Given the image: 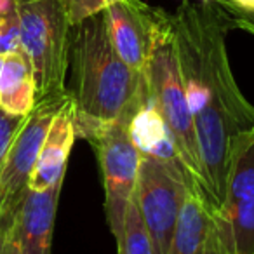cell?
I'll list each match as a JSON object with an SVG mask.
<instances>
[{
  "mask_svg": "<svg viewBox=\"0 0 254 254\" xmlns=\"http://www.w3.org/2000/svg\"><path fill=\"white\" fill-rule=\"evenodd\" d=\"M171 28L195 124L202 187L216 212L225 200L233 139L254 129V106L233 78L226 51V35L235 26L216 0H183L171 14Z\"/></svg>",
  "mask_w": 254,
  "mask_h": 254,
  "instance_id": "obj_1",
  "label": "cell"
},
{
  "mask_svg": "<svg viewBox=\"0 0 254 254\" xmlns=\"http://www.w3.org/2000/svg\"><path fill=\"white\" fill-rule=\"evenodd\" d=\"M64 92L73 106L77 136L85 139L146 99L145 75L117 54L105 11L71 26Z\"/></svg>",
  "mask_w": 254,
  "mask_h": 254,
  "instance_id": "obj_2",
  "label": "cell"
},
{
  "mask_svg": "<svg viewBox=\"0 0 254 254\" xmlns=\"http://www.w3.org/2000/svg\"><path fill=\"white\" fill-rule=\"evenodd\" d=\"M21 51L33 68L37 101L63 98L71 25L64 0H14Z\"/></svg>",
  "mask_w": 254,
  "mask_h": 254,
  "instance_id": "obj_3",
  "label": "cell"
},
{
  "mask_svg": "<svg viewBox=\"0 0 254 254\" xmlns=\"http://www.w3.org/2000/svg\"><path fill=\"white\" fill-rule=\"evenodd\" d=\"M143 75L148 99L162 119L178 157L188 173L202 185V166L195 124L181 78L171 18L153 46Z\"/></svg>",
  "mask_w": 254,
  "mask_h": 254,
  "instance_id": "obj_4",
  "label": "cell"
},
{
  "mask_svg": "<svg viewBox=\"0 0 254 254\" xmlns=\"http://www.w3.org/2000/svg\"><path fill=\"white\" fill-rule=\"evenodd\" d=\"M191 178L178 157L162 159L141 153L132 198L148 230L155 254H169L176 219Z\"/></svg>",
  "mask_w": 254,
  "mask_h": 254,
  "instance_id": "obj_5",
  "label": "cell"
},
{
  "mask_svg": "<svg viewBox=\"0 0 254 254\" xmlns=\"http://www.w3.org/2000/svg\"><path fill=\"white\" fill-rule=\"evenodd\" d=\"M146 99L119 117L115 122L103 126L91 138L103 173L106 221L115 240L122 232L124 218L134 193L139 162H141V152L138 150L131 134V124Z\"/></svg>",
  "mask_w": 254,
  "mask_h": 254,
  "instance_id": "obj_6",
  "label": "cell"
},
{
  "mask_svg": "<svg viewBox=\"0 0 254 254\" xmlns=\"http://www.w3.org/2000/svg\"><path fill=\"white\" fill-rule=\"evenodd\" d=\"M214 219L223 253L254 254V129L233 139L225 200Z\"/></svg>",
  "mask_w": 254,
  "mask_h": 254,
  "instance_id": "obj_7",
  "label": "cell"
},
{
  "mask_svg": "<svg viewBox=\"0 0 254 254\" xmlns=\"http://www.w3.org/2000/svg\"><path fill=\"white\" fill-rule=\"evenodd\" d=\"M64 99L66 96L37 101L11 145L0 169V221H14L18 218L23 198L30 190V176L39 159L42 143Z\"/></svg>",
  "mask_w": 254,
  "mask_h": 254,
  "instance_id": "obj_8",
  "label": "cell"
},
{
  "mask_svg": "<svg viewBox=\"0 0 254 254\" xmlns=\"http://www.w3.org/2000/svg\"><path fill=\"white\" fill-rule=\"evenodd\" d=\"M106 28L120 60L143 73L171 14L141 0H119L105 9Z\"/></svg>",
  "mask_w": 254,
  "mask_h": 254,
  "instance_id": "obj_9",
  "label": "cell"
},
{
  "mask_svg": "<svg viewBox=\"0 0 254 254\" xmlns=\"http://www.w3.org/2000/svg\"><path fill=\"white\" fill-rule=\"evenodd\" d=\"M169 254H225L221 249L214 219V205L195 178L174 226Z\"/></svg>",
  "mask_w": 254,
  "mask_h": 254,
  "instance_id": "obj_10",
  "label": "cell"
},
{
  "mask_svg": "<svg viewBox=\"0 0 254 254\" xmlns=\"http://www.w3.org/2000/svg\"><path fill=\"white\" fill-rule=\"evenodd\" d=\"M75 138H77V131H75L73 106L66 96L61 108L54 115L42 143L39 159L30 176V190L44 191L53 188L54 185L63 183L66 162Z\"/></svg>",
  "mask_w": 254,
  "mask_h": 254,
  "instance_id": "obj_11",
  "label": "cell"
},
{
  "mask_svg": "<svg viewBox=\"0 0 254 254\" xmlns=\"http://www.w3.org/2000/svg\"><path fill=\"white\" fill-rule=\"evenodd\" d=\"M63 183L44 191L28 190L16 218L19 253L51 254L54 219Z\"/></svg>",
  "mask_w": 254,
  "mask_h": 254,
  "instance_id": "obj_12",
  "label": "cell"
},
{
  "mask_svg": "<svg viewBox=\"0 0 254 254\" xmlns=\"http://www.w3.org/2000/svg\"><path fill=\"white\" fill-rule=\"evenodd\" d=\"M37 105V84L30 60L23 51L5 54L0 75V108L26 117Z\"/></svg>",
  "mask_w": 254,
  "mask_h": 254,
  "instance_id": "obj_13",
  "label": "cell"
},
{
  "mask_svg": "<svg viewBox=\"0 0 254 254\" xmlns=\"http://www.w3.org/2000/svg\"><path fill=\"white\" fill-rule=\"evenodd\" d=\"M117 244H119V254H155L152 239L143 223L134 198H131L127 205L122 232L117 239Z\"/></svg>",
  "mask_w": 254,
  "mask_h": 254,
  "instance_id": "obj_14",
  "label": "cell"
},
{
  "mask_svg": "<svg viewBox=\"0 0 254 254\" xmlns=\"http://www.w3.org/2000/svg\"><path fill=\"white\" fill-rule=\"evenodd\" d=\"M28 117V115H26ZM26 117L23 115H12L0 108V169L4 166L5 157H7L11 145L14 143L18 132L21 131L23 124Z\"/></svg>",
  "mask_w": 254,
  "mask_h": 254,
  "instance_id": "obj_15",
  "label": "cell"
},
{
  "mask_svg": "<svg viewBox=\"0 0 254 254\" xmlns=\"http://www.w3.org/2000/svg\"><path fill=\"white\" fill-rule=\"evenodd\" d=\"M64 2H66L70 25L75 26L84 19L103 12L108 5H112L113 2H119V0H64Z\"/></svg>",
  "mask_w": 254,
  "mask_h": 254,
  "instance_id": "obj_16",
  "label": "cell"
},
{
  "mask_svg": "<svg viewBox=\"0 0 254 254\" xmlns=\"http://www.w3.org/2000/svg\"><path fill=\"white\" fill-rule=\"evenodd\" d=\"M21 51V35L16 9L7 16L0 18V54L18 53Z\"/></svg>",
  "mask_w": 254,
  "mask_h": 254,
  "instance_id": "obj_17",
  "label": "cell"
},
{
  "mask_svg": "<svg viewBox=\"0 0 254 254\" xmlns=\"http://www.w3.org/2000/svg\"><path fill=\"white\" fill-rule=\"evenodd\" d=\"M0 254H21L18 232H16V219L0 221Z\"/></svg>",
  "mask_w": 254,
  "mask_h": 254,
  "instance_id": "obj_18",
  "label": "cell"
},
{
  "mask_svg": "<svg viewBox=\"0 0 254 254\" xmlns=\"http://www.w3.org/2000/svg\"><path fill=\"white\" fill-rule=\"evenodd\" d=\"M218 4H221L226 11L230 12L232 16V21H233V26L235 28H242L246 32H249L251 35H254V12H247V11H240L237 7H232V5L225 4L221 0H216Z\"/></svg>",
  "mask_w": 254,
  "mask_h": 254,
  "instance_id": "obj_19",
  "label": "cell"
},
{
  "mask_svg": "<svg viewBox=\"0 0 254 254\" xmlns=\"http://www.w3.org/2000/svg\"><path fill=\"white\" fill-rule=\"evenodd\" d=\"M225 4L237 7L240 11H247V12H254V0H221Z\"/></svg>",
  "mask_w": 254,
  "mask_h": 254,
  "instance_id": "obj_20",
  "label": "cell"
},
{
  "mask_svg": "<svg viewBox=\"0 0 254 254\" xmlns=\"http://www.w3.org/2000/svg\"><path fill=\"white\" fill-rule=\"evenodd\" d=\"M14 9H16L14 0H0V18L11 14Z\"/></svg>",
  "mask_w": 254,
  "mask_h": 254,
  "instance_id": "obj_21",
  "label": "cell"
},
{
  "mask_svg": "<svg viewBox=\"0 0 254 254\" xmlns=\"http://www.w3.org/2000/svg\"><path fill=\"white\" fill-rule=\"evenodd\" d=\"M4 60H5V54H0V75H2V68H4Z\"/></svg>",
  "mask_w": 254,
  "mask_h": 254,
  "instance_id": "obj_22",
  "label": "cell"
}]
</instances>
